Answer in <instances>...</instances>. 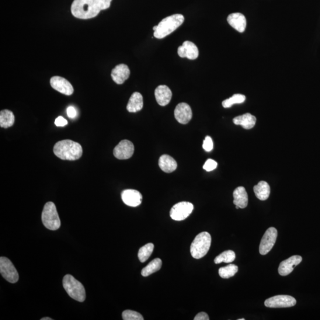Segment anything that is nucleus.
Returning <instances> with one entry per match:
<instances>
[{
    "instance_id": "nucleus-1",
    "label": "nucleus",
    "mask_w": 320,
    "mask_h": 320,
    "mask_svg": "<svg viewBox=\"0 0 320 320\" xmlns=\"http://www.w3.org/2000/svg\"><path fill=\"white\" fill-rule=\"evenodd\" d=\"M112 0H74L71 5L72 15L76 18L90 19L102 10L109 9Z\"/></svg>"
},
{
    "instance_id": "nucleus-2",
    "label": "nucleus",
    "mask_w": 320,
    "mask_h": 320,
    "mask_svg": "<svg viewBox=\"0 0 320 320\" xmlns=\"http://www.w3.org/2000/svg\"><path fill=\"white\" fill-rule=\"evenodd\" d=\"M54 152L62 159L74 161L82 156L83 148L78 142L66 140L58 141L54 145Z\"/></svg>"
},
{
    "instance_id": "nucleus-3",
    "label": "nucleus",
    "mask_w": 320,
    "mask_h": 320,
    "mask_svg": "<svg viewBox=\"0 0 320 320\" xmlns=\"http://www.w3.org/2000/svg\"><path fill=\"white\" fill-rule=\"evenodd\" d=\"M184 17L180 14H176L166 17L159 23L154 31V36L157 39H163L169 35L182 25Z\"/></svg>"
},
{
    "instance_id": "nucleus-4",
    "label": "nucleus",
    "mask_w": 320,
    "mask_h": 320,
    "mask_svg": "<svg viewBox=\"0 0 320 320\" xmlns=\"http://www.w3.org/2000/svg\"><path fill=\"white\" fill-rule=\"evenodd\" d=\"M211 241L210 234L207 232H201L194 239L191 245V255L196 259L203 258L210 250Z\"/></svg>"
},
{
    "instance_id": "nucleus-5",
    "label": "nucleus",
    "mask_w": 320,
    "mask_h": 320,
    "mask_svg": "<svg viewBox=\"0 0 320 320\" xmlns=\"http://www.w3.org/2000/svg\"><path fill=\"white\" fill-rule=\"evenodd\" d=\"M63 287L69 297L80 302L86 300V291L83 285L71 274L63 278Z\"/></svg>"
},
{
    "instance_id": "nucleus-6",
    "label": "nucleus",
    "mask_w": 320,
    "mask_h": 320,
    "mask_svg": "<svg viewBox=\"0 0 320 320\" xmlns=\"http://www.w3.org/2000/svg\"><path fill=\"white\" fill-rule=\"evenodd\" d=\"M42 221L45 227L50 230L55 231L60 228L61 221L57 208L52 202H49L45 205L42 214Z\"/></svg>"
},
{
    "instance_id": "nucleus-7",
    "label": "nucleus",
    "mask_w": 320,
    "mask_h": 320,
    "mask_svg": "<svg viewBox=\"0 0 320 320\" xmlns=\"http://www.w3.org/2000/svg\"><path fill=\"white\" fill-rule=\"evenodd\" d=\"M0 273L10 283L15 284L19 281V273L13 264L5 257H0Z\"/></svg>"
},
{
    "instance_id": "nucleus-8",
    "label": "nucleus",
    "mask_w": 320,
    "mask_h": 320,
    "mask_svg": "<svg viewBox=\"0 0 320 320\" xmlns=\"http://www.w3.org/2000/svg\"><path fill=\"white\" fill-rule=\"evenodd\" d=\"M193 208L192 204L188 202H181L172 207L170 212V217L175 221H183L189 216Z\"/></svg>"
},
{
    "instance_id": "nucleus-9",
    "label": "nucleus",
    "mask_w": 320,
    "mask_h": 320,
    "mask_svg": "<svg viewBox=\"0 0 320 320\" xmlns=\"http://www.w3.org/2000/svg\"><path fill=\"white\" fill-rule=\"evenodd\" d=\"M277 236V231L275 228L270 227L267 229L261 240L259 246L260 255H266L272 249L275 244Z\"/></svg>"
},
{
    "instance_id": "nucleus-10",
    "label": "nucleus",
    "mask_w": 320,
    "mask_h": 320,
    "mask_svg": "<svg viewBox=\"0 0 320 320\" xmlns=\"http://www.w3.org/2000/svg\"><path fill=\"white\" fill-rule=\"evenodd\" d=\"M296 304L297 301L294 297L284 295L271 297L264 302L266 307L272 308L292 307Z\"/></svg>"
},
{
    "instance_id": "nucleus-11",
    "label": "nucleus",
    "mask_w": 320,
    "mask_h": 320,
    "mask_svg": "<svg viewBox=\"0 0 320 320\" xmlns=\"http://www.w3.org/2000/svg\"><path fill=\"white\" fill-rule=\"evenodd\" d=\"M134 152V145L128 140L121 141L114 148L113 154L119 159H127L132 157Z\"/></svg>"
},
{
    "instance_id": "nucleus-12",
    "label": "nucleus",
    "mask_w": 320,
    "mask_h": 320,
    "mask_svg": "<svg viewBox=\"0 0 320 320\" xmlns=\"http://www.w3.org/2000/svg\"><path fill=\"white\" fill-rule=\"evenodd\" d=\"M52 88L63 95L70 96L74 93V88L68 80L61 76H55L50 81Z\"/></svg>"
},
{
    "instance_id": "nucleus-13",
    "label": "nucleus",
    "mask_w": 320,
    "mask_h": 320,
    "mask_svg": "<svg viewBox=\"0 0 320 320\" xmlns=\"http://www.w3.org/2000/svg\"><path fill=\"white\" fill-rule=\"evenodd\" d=\"M192 111L188 104L180 103L175 110V116L180 124H188L192 117Z\"/></svg>"
},
{
    "instance_id": "nucleus-14",
    "label": "nucleus",
    "mask_w": 320,
    "mask_h": 320,
    "mask_svg": "<svg viewBox=\"0 0 320 320\" xmlns=\"http://www.w3.org/2000/svg\"><path fill=\"white\" fill-rule=\"evenodd\" d=\"M179 56L181 58H187L189 60H196L199 57V50L196 45L192 42L185 41L177 50Z\"/></svg>"
},
{
    "instance_id": "nucleus-15",
    "label": "nucleus",
    "mask_w": 320,
    "mask_h": 320,
    "mask_svg": "<svg viewBox=\"0 0 320 320\" xmlns=\"http://www.w3.org/2000/svg\"><path fill=\"white\" fill-rule=\"evenodd\" d=\"M302 258L300 256H291L290 258L283 261L280 263L279 268H278V272L280 275L283 276L289 275L292 272L295 267L302 262Z\"/></svg>"
},
{
    "instance_id": "nucleus-16",
    "label": "nucleus",
    "mask_w": 320,
    "mask_h": 320,
    "mask_svg": "<svg viewBox=\"0 0 320 320\" xmlns=\"http://www.w3.org/2000/svg\"><path fill=\"white\" fill-rule=\"evenodd\" d=\"M121 197L125 204L128 206L137 207L142 203V194L136 190H125L122 192Z\"/></svg>"
},
{
    "instance_id": "nucleus-17",
    "label": "nucleus",
    "mask_w": 320,
    "mask_h": 320,
    "mask_svg": "<svg viewBox=\"0 0 320 320\" xmlns=\"http://www.w3.org/2000/svg\"><path fill=\"white\" fill-rule=\"evenodd\" d=\"M131 72L127 65L121 64L116 66L111 72V76L117 85H123L130 77Z\"/></svg>"
},
{
    "instance_id": "nucleus-18",
    "label": "nucleus",
    "mask_w": 320,
    "mask_h": 320,
    "mask_svg": "<svg viewBox=\"0 0 320 320\" xmlns=\"http://www.w3.org/2000/svg\"><path fill=\"white\" fill-rule=\"evenodd\" d=\"M227 22L233 28L239 33H243L246 29L247 20L243 14L234 13L227 17Z\"/></svg>"
},
{
    "instance_id": "nucleus-19",
    "label": "nucleus",
    "mask_w": 320,
    "mask_h": 320,
    "mask_svg": "<svg viewBox=\"0 0 320 320\" xmlns=\"http://www.w3.org/2000/svg\"><path fill=\"white\" fill-rule=\"evenodd\" d=\"M155 97L159 105L165 106L168 105L171 100L172 92L168 86H159L155 90Z\"/></svg>"
},
{
    "instance_id": "nucleus-20",
    "label": "nucleus",
    "mask_w": 320,
    "mask_h": 320,
    "mask_svg": "<svg viewBox=\"0 0 320 320\" xmlns=\"http://www.w3.org/2000/svg\"><path fill=\"white\" fill-rule=\"evenodd\" d=\"M234 201L233 203L239 208L244 209L248 205V194L244 187L240 186L236 188L233 192Z\"/></svg>"
},
{
    "instance_id": "nucleus-21",
    "label": "nucleus",
    "mask_w": 320,
    "mask_h": 320,
    "mask_svg": "<svg viewBox=\"0 0 320 320\" xmlns=\"http://www.w3.org/2000/svg\"><path fill=\"white\" fill-rule=\"evenodd\" d=\"M143 105V97L141 93L135 92L129 100L127 109L129 112L136 113L142 110Z\"/></svg>"
},
{
    "instance_id": "nucleus-22",
    "label": "nucleus",
    "mask_w": 320,
    "mask_h": 320,
    "mask_svg": "<svg viewBox=\"0 0 320 320\" xmlns=\"http://www.w3.org/2000/svg\"><path fill=\"white\" fill-rule=\"evenodd\" d=\"M233 123L236 125H241L245 130H250L255 127L256 117L248 113L234 117L233 119Z\"/></svg>"
},
{
    "instance_id": "nucleus-23",
    "label": "nucleus",
    "mask_w": 320,
    "mask_h": 320,
    "mask_svg": "<svg viewBox=\"0 0 320 320\" xmlns=\"http://www.w3.org/2000/svg\"><path fill=\"white\" fill-rule=\"evenodd\" d=\"M158 165L163 172L170 173L175 171L177 168L176 160L169 155H163L160 156Z\"/></svg>"
},
{
    "instance_id": "nucleus-24",
    "label": "nucleus",
    "mask_w": 320,
    "mask_h": 320,
    "mask_svg": "<svg viewBox=\"0 0 320 320\" xmlns=\"http://www.w3.org/2000/svg\"><path fill=\"white\" fill-rule=\"evenodd\" d=\"M254 192L260 201H266L268 199L270 193V187L269 184L264 181H261L254 187Z\"/></svg>"
},
{
    "instance_id": "nucleus-25",
    "label": "nucleus",
    "mask_w": 320,
    "mask_h": 320,
    "mask_svg": "<svg viewBox=\"0 0 320 320\" xmlns=\"http://www.w3.org/2000/svg\"><path fill=\"white\" fill-rule=\"evenodd\" d=\"M15 118L14 114L9 110H3L0 112V126L2 128H8L13 126L15 123Z\"/></svg>"
},
{
    "instance_id": "nucleus-26",
    "label": "nucleus",
    "mask_w": 320,
    "mask_h": 320,
    "mask_svg": "<svg viewBox=\"0 0 320 320\" xmlns=\"http://www.w3.org/2000/svg\"><path fill=\"white\" fill-rule=\"evenodd\" d=\"M162 266V261L159 258L155 259L151 261L148 265L144 267L141 271L142 276L147 277L151 275V274L157 272L161 269Z\"/></svg>"
},
{
    "instance_id": "nucleus-27",
    "label": "nucleus",
    "mask_w": 320,
    "mask_h": 320,
    "mask_svg": "<svg viewBox=\"0 0 320 320\" xmlns=\"http://www.w3.org/2000/svg\"><path fill=\"white\" fill-rule=\"evenodd\" d=\"M238 270L237 266L231 264L227 266L221 267L218 270V273L223 279H229V278L234 276L237 273Z\"/></svg>"
},
{
    "instance_id": "nucleus-28",
    "label": "nucleus",
    "mask_w": 320,
    "mask_h": 320,
    "mask_svg": "<svg viewBox=\"0 0 320 320\" xmlns=\"http://www.w3.org/2000/svg\"><path fill=\"white\" fill-rule=\"evenodd\" d=\"M154 248V245L152 243H148L139 250L138 256L141 262L144 263L149 258Z\"/></svg>"
},
{
    "instance_id": "nucleus-29",
    "label": "nucleus",
    "mask_w": 320,
    "mask_h": 320,
    "mask_svg": "<svg viewBox=\"0 0 320 320\" xmlns=\"http://www.w3.org/2000/svg\"><path fill=\"white\" fill-rule=\"evenodd\" d=\"M235 259V253L232 250H227L220 254L214 259L215 264H220L222 262L226 263H232Z\"/></svg>"
},
{
    "instance_id": "nucleus-30",
    "label": "nucleus",
    "mask_w": 320,
    "mask_h": 320,
    "mask_svg": "<svg viewBox=\"0 0 320 320\" xmlns=\"http://www.w3.org/2000/svg\"><path fill=\"white\" fill-rule=\"evenodd\" d=\"M246 100V96L245 95H241V94H235L233 95L230 98L227 100H225L222 102V106L224 108H229L235 104H241L245 102Z\"/></svg>"
},
{
    "instance_id": "nucleus-31",
    "label": "nucleus",
    "mask_w": 320,
    "mask_h": 320,
    "mask_svg": "<svg viewBox=\"0 0 320 320\" xmlns=\"http://www.w3.org/2000/svg\"><path fill=\"white\" fill-rule=\"evenodd\" d=\"M123 318L124 320H143V316L136 311L126 310L123 312Z\"/></svg>"
},
{
    "instance_id": "nucleus-32",
    "label": "nucleus",
    "mask_w": 320,
    "mask_h": 320,
    "mask_svg": "<svg viewBox=\"0 0 320 320\" xmlns=\"http://www.w3.org/2000/svg\"><path fill=\"white\" fill-rule=\"evenodd\" d=\"M217 163L214 161V159H208L207 161L205 162L203 168L207 172H211L212 170L216 169L217 168Z\"/></svg>"
},
{
    "instance_id": "nucleus-33",
    "label": "nucleus",
    "mask_w": 320,
    "mask_h": 320,
    "mask_svg": "<svg viewBox=\"0 0 320 320\" xmlns=\"http://www.w3.org/2000/svg\"><path fill=\"white\" fill-rule=\"evenodd\" d=\"M214 144L212 141V138L210 137L207 136L205 138L203 143V148L205 151L210 152L213 149Z\"/></svg>"
},
{
    "instance_id": "nucleus-34",
    "label": "nucleus",
    "mask_w": 320,
    "mask_h": 320,
    "mask_svg": "<svg viewBox=\"0 0 320 320\" xmlns=\"http://www.w3.org/2000/svg\"><path fill=\"white\" fill-rule=\"evenodd\" d=\"M55 124L58 127H62L68 124V121L63 117L59 116L55 119Z\"/></svg>"
},
{
    "instance_id": "nucleus-35",
    "label": "nucleus",
    "mask_w": 320,
    "mask_h": 320,
    "mask_svg": "<svg viewBox=\"0 0 320 320\" xmlns=\"http://www.w3.org/2000/svg\"><path fill=\"white\" fill-rule=\"evenodd\" d=\"M67 115L69 117L75 118L76 116V111L74 107L69 106L68 107L67 110Z\"/></svg>"
},
{
    "instance_id": "nucleus-36",
    "label": "nucleus",
    "mask_w": 320,
    "mask_h": 320,
    "mask_svg": "<svg viewBox=\"0 0 320 320\" xmlns=\"http://www.w3.org/2000/svg\"><path fill=\"white\" fill-rule=\"evenodd\" d=\"M210 318H209L208 315L206 312H199V314H197L195 317L194 318V320H209Z\"/></svg>"
},
{
    "instance_id": "nucleus-37",
    "label": "nucleus",
    "mask_w": 320,
    "mask_h": 320,
    "mask_svg": "<svg viewBox=\"0 0 320 320\" xmlns=\"http://www.w3.org/2000/svg\"><path fill=\"white\" fill-rule=\"evenodd\" d=\"M52 319L50 317H45L41 319V320H52Z\"/></svg>"
},
{
    "instance_id": "nucleus-38",
    "label": "nucleus",
    "mask_w": 320,
    "mask_h": 320,
    "mask_svg": "<svg viewBox=\"0 0 320 320\" xmlns=\"http://www.w3.org/2000/svg\"><path fill=\"white\" fill-rule=\"evenodd\" d=\"M156 27H157V26H155L154 27H153V30H156Z\"/></svg>"
},
{
    "instance_id": "nucleus-39",
    "label": "nucleus",
    "mask_w": 320,
    "mask_h": 320,
    "mask_svg": "<svg viewBox=\"0 0 320 320\" xmlns=\"http://www.w3.org/2000/svg\"><path fill=\"white\" fill-rule=\"evenodd\" d=\"M238 320H245V318H240V319H238Z\"/></svg>"
},
{
    "instance_id": "nucleus-40",
    "label": "nucleus",
    "mask_w": 320,
    "mask_h": 320,
    "mask_svg": "<svg viewBox=\"0 0 320 320\" xmlns=\"http://www.w3.org/2000/svg\"><path fill=\"white\" fill-rule=\"evenodd\" d=\"M239 208L238 206H236V209H237V210H238V209H239Z\"/></svg>"
}]
</instances>
